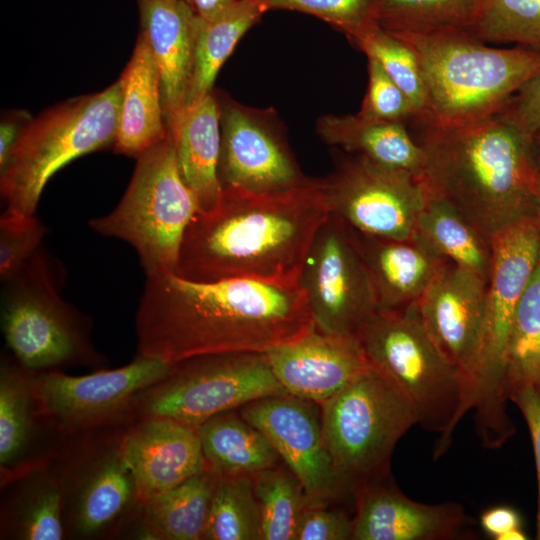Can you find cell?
I'll use <instances>...</instances> for the list:
<instances>
[{"label": "cell", "instance_id": "obj_7", "mask_svg": "<svg viewBox=\"0 0 540 540\" xmlns=\"http://www.w3.org/2000/svg\"><path fill=\"white\" fill-rule=\"evenodd\" d=\"M358 341L371 366L410 403L418 424L440 437L434 458L448 448L464 417L460 371L439 350L422 321L417 302L377 310Z\"/></svg>", "mask_w": 540, "mask_h": 540}, {"label": "cell", "instance_id": "obj_51", "mask_svg": "<svg viewBox=\"0 0 540 540\" xmlns=\"http://www.w3.org/2000/svg\"><path fill=\"white\" fill-rule=\"evenodd\" d=\"M182 1H186V2H188V3L190 4V0H182ZM190 5H191V4H190Z\"/></svg>", "mask_w": 540, "mask_h": 540}, {"label": "cell", "instance_id": "obj_50", "mask_svg": "<svg viewBox=\"0 0 540 540\" xmlns=\"http://www.w3.org/2000/svg\"><path fill=\"white\" fill-rule=\"evenodd\" d=\"M536 216L540 221V173L537 172L535 183Z\"/></svg>", "mask_w": 540, "mask_h": 540}, {"label": "cell", "instance_id": "obj_24", "mask_svg": "<svg viewBox=\"0 0 540 540\" xmlns=\"http://www.w3.org/2000/svg\"><path fill=\"white\" fill-rule=\"evenodd\" d=\"M352 231L377 310L400 309L417 302L447 261L417 233L391 239Z\"/></svg>", "mask_w": 540, "mask_h": 540}, {"label": "cell", "instance_id": "obj_30", "mask_svg": "<svg viewBox=\"0 0 540 540\" xmlns=\"http://www.w3.org/2000/svg\"><path fill=\"white\" fill-rule=\"evenodd\" d=\"M196 430L206 467L217 477H253L282 460L266 436L235 410L209 418Z\"/></svg>", "mask_w": 540, "mask_h": 540}, {"label": "cell", "instance_id": "obj_28", "mask_svg": "<svg viewBox=\"0 0 540 540\" xmlns=\"http://www.w3.org/2000/svg\"><path fill=\"white\" fill-rule=\"evenodd\" d=\"M316 132L334 148L417 177L421 173L424 152L405 124L370 120L358 114H325L317 119Z\"/></svg>", "mask_w": 540, "mask_h": 540}, {"label": "cell", "instance_id": "obj_40", "mask_svg": "<svg viewBox=\"0 0 540 540\" xmlns=\"http://www.w3.org/2000/svg\"><path fill=\"white\" fill-rule=\"evenodd\" d=\"M48 233L35 215L5 208L0 215V280L13 277L42 247Z\"/></svg>", "mask_w": 540, "mask_h": 540}, {"label": "cell", "instance_id": "obj_39", "mask_svg": "<svg viewBox=\"0 0 540 540\" xmlns=\"http://www.w3.org/2000/svg\"><path fill=\"white\" fill-rule=\"evenodd\" d=\"M265 12L289 10L312 15L348 38L376 25L378 0H251Z\"/></svg>", "mask_w": 540, "mask_h": 540}, {"label": "cell", "instance_id": "obj_29", "mask_svg": "<svg viewBox=\"0 0 540 540\" xmlns=\"http://www.w3.org/2000/svg\"><path fill=\"white\" fill-rule=\"evenodd\" d=\"M217 476L207 467L177 487L142 503L125 530L157 540L203 539Z\"/></svg>", "mask_w": 540, "mask_h": 540}, {"label": "cell", "instance_id": "obj_10", "mask_svg": "<svg viewBox=\"0 0 540 540\" xmlns=\"http://www.w3.org/2000/svg\"><path fill=\"white\" fill-rule=\"evenodd\" d=\"M126 425L61 436L49 465L63 493L66 537L118 536L141 503L122 451Z\"/></svg>", "mask_w": 540, "mask_h": 540}, {"label": "cell", "instance_id": "obj_38", "mask_svg": "<svg viewBox=\"0 0 540 540\" xmlns=\"http://www.w3.org/2000/svg\"><path fill=\"white\" fill-rule=\"evenodd\" d=\"M468 32L487 44L540 52V0H482Z\"/></svg>", "mask_w": 540, "mask_h": 540}, {"label": "cell", "instance_id": "obj_19", "mask_svg": "<svg viewBox=\"0 0 540 540\" xmlns=\"http://www.w3.org/2000/svg\"><path fill=\"white\" fill-rule=\"evenodd\" d=\"M122 451L141 504L206 468L196 428L167 417H142L127 424Z\"/></svg>", "mask_w": 540, "mask_h": 540}, {"label": "cell", "instance_id": "obj_18", "mask_svg": "<svg viewBox=\"0 0 540 540\" xmlns=\"http://www.w3.org/2000/svg\"><path fill=\"white\" fill-rule=\"evenodd\" d=\"M486 290V279L446 261L417 301L430 337L461 373L463 416L481 337Z\"/></svg>", "mask_w": 540, "mask_h": 540}, {"label": "cell", "instance_id": "obj_34", "mask_svg": "<svg viewBox=\"0 0 540 540\" xmlns=\"http://www.w3.org/2000/svg\"><path fill=\"white\" fill-rule=\"evenodd\" d=\"M482 0H378L376 24L391 34L471 27Z\"/></svg>", "mask_w": 540, "mask_h": 540}, {"label": "cell", "instance_id": "obj_49", "mask_svg": "<svg viewBox=\"0 0 540 540\" xmlns=\"http://www.w3.org/2000/svg\"><path fill=\"white\" fill-rule=\"evenodd\" d=\"M527 539L526 535L521 528L513 529L508 531L500 537L499 540H525Z\"/></svg>", "mask_w": 540, "mask_h": 540}, {"label": "cell", "instance_id": "obj_43", "mask_svg": "<svg viewBox=\"0 0 540 540\" xmlns=\"http://www.w3.org/2000/svg\"><path fill=\"white\" fill-rule=\"evenodd\" d=\"M498 114L532 137L540 129V72L525 82Z\"/></svg>", "mask_w": 540, "mask_h": 540}, {"label": "cell", "instance_id": "obj_4", "mask_svg": "<svg viewBox=\"0 0 540 540\" xmlns=\"http://www.w3.org/2000/svg\"><path fill=\"white\" fill-rule=\"evenodd\" d=\"M392 35L418 59L430 107L422 121L459 125L493 116L540 72V52L494 47L464 29Z\"/></svg>", "mask_w": 540, "mask_h": 540}, {"label": "cell", "instance_id": "obj_15", "mask_svg": "<svg viewBox=\"0 0 540 540\" xmlns=\"http://www.w3.org/2000/svg\"><path fill=\"white\" fill-rule=\"evenodd\" d=\"M298 285L314 327L326 334L358 339L377 311L352 228L331 212L311 243Z\"/></svg>", "mask_w": 540, "mask_h": 540}, {"label": "cell", "instance_id": "obj_16", "mask_svg": "<svg viewBox=\"0 0 540 540\" xmlns=\"http://www.w3.org/2000/svg\"><path fill=\"white\" fill-rule=\"evenodd\" d=\"M222 187L278 192L308 183L272 109H256L219 96Z\"/></svg>", "mask_w": 540, "mask_h": 540}, {"label": "cell", "instance_id": "obj_32", "mask_svg": "<svg viewBox=\"0 0 540 540\" xmlns=\"http://www.w3.org/2000/svg\"><path fill=\"white\" fill-rule=\"evenodd\" d=\"M264 13L257 3L239 0L210 19L199 18L194 70L186 105L213 91L220 68L239 40Z\"/></svg>", "mask_w": 540, "mask_h": 540}, {"label": "cell", "instance_id": "obj_44", "mask_svg": "<svg viewBox=\"0 0 540 540\" xmlns=\"http://www.w3.org/2000/svg\"><path fill=\"white\" fill-rule=\"evenodd\" d=\"M509 400L521 411L532 440L538 479L536 536L540 540V391L531 386L524 387L511 393Z\"/></svg>", "mask_w": 540, "mask_h": 540}, {"label": "cell", "instance_id": "obj_25", "mask_svg": "<svg viewBox=\"0 0 540 540\" xmlns=\"http://www.w3.org/2000/svg\"><path fill=\"white\" fill-rule=\"evenodd\" d=\"M180 173L200 210L212 209L222 185L218 176L221 145L220 106L212 91L184 106L166 121Z\"/></svg>", "mask_w": 540, "mask_h": 540}, {"label": "cell", "instance_id": "obj_17", "mask_svg": "<svg viewBox=\"0 0 540 540\" xmlns=\"http://www.w3.org/2000/svg\"><path fill=\"white\" fill-rule=\"evenodd\" d=\"M316 404L291 394L268 396L240 407L239 413L270 441L308 503H325L349 486L328 450Z\"/></svg>", "mask_w": 540, "mask_h": 540}, {"label": "cell", "instance_id": "obj_14", "mask_svg": "<svg viewBox=\"0 0 540 540\" xmlns=\"http://www.w3.org/2000/svg\"><path fill=\"white\" fill-rule=\"evenodd\" d=\"M334 168L319 179L329 210L354 230L405 239L416 234L426 193L419 177L334 148Z\"/></svg>", "mask_w": 540, "mask_h": 540}, {"label": "cell", "instance_id": "obj_26", "mask_svg": "<svg viewBox=\"0 0 540 540\" xmlns=\"http://www.w3.org/2000/svg\"><path fill=\"white\" fill-rule=\"evenodd\" d=\"M119 79L122 99L113 149L138 158L168 136L159 68L141 33Z\"/></svg>", "mask_w": 540, "mask_h": 540}, {"label": "cell", "instance_id": "obj_21", "mask_svg": "<svg viewBox=\"0 0 540 540\" xmlns=\"http://www.w3.org/2000/svg\"><path fill=\"white\" fill-rule=\"evenodd\" d=\"M354 540H448L463 536L471 523L459 503L424 504L395 486L370 479L354 489Z\"/></svg>", "mask_w": 540, "mask_h": 540}, {"label": "cell", "instance_id": "obj_6", "mask_svg": "<svg viewBox=\"0 0 540 540\" xmlns=\"http://www.w3.org/2000/svg\"><path fill=\"white\" fill-rule=\"evenodd\" d=\"M65 281L64 264L42 246L2 282L3 337L12 357L28 371L107 363L91 341V319L63 298Z\"/></svg>", "mask_w": 540, "mask_h": 540}, {"label": "cell", "instance_id": "obj_48", "mask_svg": "<svg viewBox=\"0 0 540 540\" xmlns=\"http://www.w3.org/2000/svg\"><path fill=\"white\" fill-rule=\"evenodd\" d=\"M531 149L535 168L540 173V129L531 137Z\"/></svg>", "mask_w": 540, "mask_h": 540}, {"label": "cell", "instance_id": "obj_22", "mask_svg": "<svg viewBox=\"0 0 540 540\" xmlns=\"http://www.w3.org/2000/svg\"><path fill=\"white\" fill-rule=\"evenodd\" d=\"M61 436L43 414L34 390L33 372L11 356L0 368V480L49 461Z\"/></svg>", "mask_w": 540, "mask_h": 540}, {"label": "cell", "instance_id": "obj_37", "mask_svg": "<svg viewBox=\"0 0 540 540\" xmlns=\"http://www.w3.org/2000/svg\"><path fill=\"white\" fill-rule=\"evenodd\" d=\"M349 40L367 58L376 60L404 92L415 113L413 120L429 119V100L421 68L414 51L405 42L377 24L349 37Z\"/></svg>", "mask_w": 540, "mask_h": 540}, {"label": "cell", "instance_id": "obj_27", "mask_svg": "<svg viewBox=\"0 0 540 540\" xmlns=\"http://www.w3.org/2000/svg\"><path fill=\"white\" fill-rule=\"evenodd\" d=\"M1 491V539L66 537L63 493L49 461L2 483Z\"/></svg>", "mask_w": 540, "mask_h": 540}, {"label": "cell", "instance_id": "obj_8", "mask_svg": "<svg viewBox=\"0 0 540 540\" xmlns=\"http://www.w3.org/2000/svg\"><path fill=\"white\" fill-rule=\"evenodd\" d=\"M121 99L118 79L100 92L69 99L32 118L0 171L6 208L35 214L47 182L58 170L82 155L113 148Z\"/></svg>", "mask_w": 540, "mask_h": 540}, {"label": "cell", "instance_id": "obj_13", "mask_svg": "<svg viewBox=\"0 0 540 540\" xmlns=\"http://www.w3.org/2000/svg\"><path fill=\"white\" fill-rule=\"evenodd\" d=\"M159 359L137 354L116 369L74 376L62 370L33 372L40 408L60 436L134 421L139 396L172 369Z\"/></svg>", "mask_w": 540, "mask_h": 540}, {"label": "cell", "instance_id": "obj_9", "mask_svg": "<svg viewBox=\"0 0 540 540\" xmlns=\"http://www.w3.org/2000/svg\"><path fill=\"white\" fill-rule=\"evenodd\" d=\"M136 159L119 203L91 219L89 227L133 247L145 275L176 272L183 236L199 203L182 178L169 133Z\"/></svg>", "mask_w": 540, "mask_h": 540}, {"label": "cell", "instance_id": "obj_45", "mask_svg": "<svg viewBox=\"0 0 540 540\" xmlns=\"http://www.w3.org/2000/svg\"><path fill=\"white\" fill-rule=\"evenodd\" d=\"M31 119L29 113L23 110L10 111L2 116L0 123V171L6 167L22 130Z\"/></svg>", "mask_w": 540, "mask_h": 540}, {"label": "cell", "instance_id": "obj_47", "mask_svg": "<svg viewBox=\"0 0 540 540\" xmlns=\"http://www.w3.org/2000/svg\"><path fill=\"white\" fill-rule=\"evenodd\" d=\"M239 0H190V4L201 19H210L226 10Z\"/></svg>", "mask_w": 540, "mask_h": 540}, {"label": "cell", "instance_id": "obj_33", "mask_svg": "<svg viewBox=\"0 0 540 540\" xmlns=\"http://www.w3.org/2000/svg\"><path fill=\"white\" fill-rule=\"evenodd\" d=\"M506 381L508 397L528 386L540 391V255L513 316Z\"/></svg>", "mask_w": 540, "mask_h": 540}, {"label": "cell", "instance_id": "obj_41", "mask_svg": "<svg viewBox=\"0 0 540 540\" xmlns=\"http://www.w3.org/2000/svg\"><path fill=\"white\" fill-rule=\"evenodd\" d=\"M357 114L370 120L405 125L415 117L407 96L372 58H368V86Z\"/></svg>", "mask_w": 540, "mask_h": 540}, {"label": "cell", "instance_id": "obj_23", "mask_svg": "<svg viewBox=\"0 0 540 540\" xmlns=\"http://www.w3.org/2000/svg\"><path fill=\"white\" fill-rule=\"evenodd\" d=\"M140 33L157 62L165 120L187 102L200 19L182 0H137Z\"/></svg>", "mask_w": 540, "mask_h": 540}, {"label": "cell", "instance_id": "obj_12", "mask_svg": "<svg viewBox=\"0 0 540 540\" xmlns=\"http://www.w3.org/2000/svg\"><path fill=\"white\" fill-rule=\"evenodd\" d=\"M289 395L265 353L233 352L191 357L138 398L134 420L158 416L197 427L209 418L268 396Z\"/></svg>", "mask_w": 540, "mask_h": 540}, {"label": "cell", "instance_id": "obj_1", "mask_svg": "<svg viewBox=\"0 0 540 540\" xmlns=\"http://www.w3.org/2000/svg\"><path fill=\"white\" fill-rule=\"evenodd\" d=\"M314 327L299 285L146 275L135 315L137 354L175 364L208 354L264 353Z\"/></svg>", "mask_w": 540, "mask_h": 540}, {"label": "cell", "instance_id": "obj_36", "mask_svg": "<svg viewBox=\"0 0 540 540\" xmlns=\"http://www.w3.org/2000/svg\"><path fill=\"white\" fill-rule=\"evenodd\" d=\"M261 517L262 540H295L308 504L305 491L288 469L276 466L252 477Z\"/></svg>", "mask_w": 540, "mask_h": 540}, {"label": "cell", "instance_id": "obj_20", "mask_svg": "<svg viewBox=\"0 0 540 540\" xmlns=\"http://www.w3.org/2000/svg\"><path fill=\"white\" fill-rule=\"evenodd\" d=\"M264 353L289 394L321 405L371 367L358 339L326 334L315 327Z\"/></svg>", "mask_w": 540, "mask_h": 540}, {"label": "cell", "instance_id": "obj_3", "mask_svg": "<svg viewBox=\"0 0 540 540\" xmlns=\"http://www.w3.org/2000/svg\"><path fill=\"white\" fill-rule=\"evenodd\" d=\"M410 123L424 152L419 179L427 196L458 210L490 241L536 216L531 137L502 115L459 125Z\"/></svg>", "mask_w": 540, "mask_h": 540}, {"label": "cell", "instance_id": "obj_35", "mask_svg": "<svg viewBox=\"0 0 540 540\" xmlns=\"http://www.w3.org/2000/svg\"><path fill=\"white\" fill-rule=\"evenodd\" d=\"M203 539H261V517L252 477H217Z\"/></svg>", "mask_w": 540, "mask_h": 540}, {"label": "cell", "instance_id": "obj_11", "mask_svg": "<svg viewBox=\"0 0 540 540\" xmlns=\"http://www.w3.org/2000/svg\"><path fill=\"white\" fill-rule=\"evenodd\" d=\"M335 467L350 488L382 476L399 439L418 424L410 403L372 366L322 404Z\"/></svg>", "mask_w": 540, "mask_h": 540}, {"label": "cell", "instance_id": "obj_5", "mask_svg": "<svg viewBox=\"0 0 540 540\" xmlns=\"http://www.w3.org/2000/svg\"><path fill=\"white\" fill-rule=\"evenodd\" d=\"M491 246L483 325L465 411L475 412L481 444L496 449L515 433L507 413L509 338L515 309L540 255L539 219L516 220L491 239Z\"/></svg>", "mask_w": 540, "mask_h": 540}, {"label": "cell", "instance_id": "obj_2", "mask_svg": "<svg viewBox=\"0 0 540 540\" xmlns=\"http://www.w3.org/2000/svg\"><path fill=\"white\" fill-rule=\"evenodd\" d=\"M329 214L319 179L278 192L222 187L217 204L189 222L175 273L204 282L246 278L298 285Z\"/></svg>", "mask_w": 540, "mask_h": 540}, {"label": "cell", "instance_id": "obj_42", "mask_svg": "<svg viewBox=\"0 0 540 540\" xmlns=\"http://www.w3.org/2000/svg\"><path fill=\"white\" fill-rule=\"evenodd\" d=\"M353 520L325 503H308L301 516L295 540H346L352 538Z\"/></svg>", "mask_w": 540, "mask_h": 540}, {"label": "cell", "instance_id": "obj_31", "mask_svg": "<svg viewBox=\"0 0 540 540\" xmlns=\"http://www.w3.org/2000/svg\"><path fill=\"white\" fill-rule=\"evenodd\" d=\"M416 233L447 261L488 281L492 262L491 241L458 210L426 195L417 219Z\"/></svg>", "mask_w": 540, "mask_h": 540}, {"label": "cell", "instance_id": "obj_46", "mask_svg": "<svg viewBox=\"0 0 540 540\" xmlns=\"http://www.w3.org/2000/svg\"><path fill=\"white\" fill-rule=\"evenodd\" d=\"M483 530L494 539L513 529L521 528L519 514L507 506H498L486 510L480 517Z\"/></svg>", "mask_w": 540, "mask_h": 540}]
</instances>
